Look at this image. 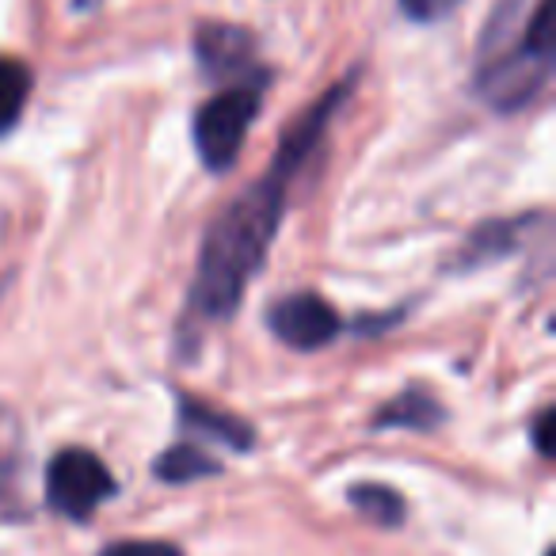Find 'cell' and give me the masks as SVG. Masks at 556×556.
<instances>
[{"label": "cell", "mask_w": 556, "mask_h": 556, "mask_svg": "<svg viewBox=\"0 0 556 556\" xmlns=\"http://www.w3.org/2000/svg\"><path fill=\"white\" fill-rule=\"evenodd\" d=\"M358 77L363 73H351L348 80L332 85L302 118L294 123V130L278 141L275 161L270 168L248 187L240 199H232L222 214L210 222L206 237H202L199 267H194L191 294L184 305V320H179V348H199V336L214 325L237 317L240 302H244L248 278L263 267L270 244L278 237V225H282V210H287L290 187L302 176V168L320 153L328 138V126H332L336 111L351 100Z\"/></svg>", "instance_id": "obj_1"}, {"label": "cell", "mask_w": 556, "mask_h": 556, "mask_svg": "<svg viewBox=\"0 0 556 556\" xmlns=\"http://www.w3.org/2000/svg\"><path fill=\"white\" fill-rule=\"evenodd\" d=\"M553 62V0H538L522 35L484 58L477 77L480 100L500 115H515L548 85Z\"/></svg>", "instance_id": "obj_2"}, {"label": "cell", "mask_w": 556, "mask_h": 556, "mask_svg": "<svg viewBox=\"0 0 556 556\" xmlns=\"http://www.w3.org/2000/svg\"><path fill=\"white\" fill-rule=\"evenodd\" d=\"M263 111V85H229L210 96L191 118V138L199 161L210 172H229L237 164L244 138Z\"/></svg>", "instance_id": "obj_3"}, {"label": "cell", "mask_w": 556, "mask_h": 556, "mask_svg": "<svg viewBox=\"0 0 556 556\" xmlns=\"http://www.w3.org/2000/svg\"><path fill=\"white\" fill-rule=\"evenodd\" d=\"M118 492L115 477L100 454L85 446L58 450L47 465V507L70 522H88L111 495Z\"/></svg>", "instance_id": "obj_4"}, {"label": "cell", "mask_w": 556, "mask_h": 556, "mask_svg": "<svg viewBox=\"0 0 556 556\" xmlns=\"http://www.w3.org/2000/svg\"><path fill=\"white\" fill-rule=\"evenodd\" d=\"M255 35L237 24H206L194 27V62L206 80L217 85H270L275 73L255 58Z\"/></svg>", "instance_id": "obj_5"}, {"label": "cell", "mask_w": 556, "mask_h": 556, "mask_svg": "<svg viewBox=\"0 0 556 556\" xmlns=\"http://www.w3.org/2000/svg\"><path fill=\"white\" fill-rule=\"evenodd\" d=\"M267 328L278 343H287L290 351H320L328 343L340 340L343 317L313 290H298V294H287L270 302L267 309Z\"/></svg>", "instance_id": "obj_6"}, {"label": "cell", "mask_w": 556, "mask_h": 556, "mask_svg": "<svg viewBox=\"0 0 556 556\" xmlns=\"http://www.w3.org/2000/svg\"><path fill=\"white\" fill-rule=\"evenodd\" d=\"M538 222V214L526 217H495V222H484L469 232V240L457 252L454 267L457 270H477V267H492V263L507 260L522 248V237L530 232V225Z\"/></svg>", "instance_id": "obj_7"}, {"label": "cell", "mask_w": 556, "mask_h": 556, "mask_svg": "<svg viewBox=\"0 0 556 556\" xmlns=\"http://www.w3.org/2000/svg\"><path fill=\"white\" fill-rule=\"evenodd\" d=\"M446 424V408L442 401L424 386H408L386 401L378 412H374L370 427L374 431H416V434H431Z\"/></svg>", "instance_id": "obj_8"}, {"label": "cell", "mask_w": 556, "mask_h": 556, "mask_svg": "<svg viewBox=\"0 0 556 556\" xmlns=\"http://www.w3.org/2000/svg\"><path fill=\"white\" fill-rule=\"evenodd\" d=\"M179 427L187 434H206V439L222 442V446L237 450V454H248L255 446V427L248 419L232 416V412L210 408L199 396H179Z\"/></svg>", "instance_id": "obj_9"}, {"label": "cell", "mask_w": 556, "mask_h": 556, "mask_svg": "<svg viewBox=\"0 0 556 556\" xmlns=\"http://www.w3.org/2000/svg\"><path fill=\"white\" fill-rule=\"evenodd\" d=\"M20 472H24V434H20L16 416L9 408H0V510L12 518L27 515Z\"/></svg>", "instance_id": "obj_10"}, {"label": "cell", "mask_w": 556, "mask_h": 556, "mask_svg": "<svg viewBox=\"0 0 556 556\" xmlns=\"http://www.w3.org/2000/svg\"><path fill=\"white\" fill-rule=\"evenodd\" d=\"M348 503L366 518V522L381 526V530H396V526H404V515H408V503H404V495L396 492V488L370 484V480L351 484Z\"/></svg>", "instance_id": "obj_11"}, {"label": "cell", "mask_w": 556, "mask_h": 556, "mask_svg": "<svg viewBox=\"0 0 556 556\" xmlns=\"http://www.w3.org/2000/svg\"><path fill=\"white\" fill-rule=\"evenodd\" d=\"M153 472H156V480H164V484H194V480L217 477V472H222V462L210 457L206 450L191 446V442H176V446H168L161 457H156Z\"/></svg>", "instance_id": "obj_12"}, {"label": "cell", "mask_w": 556, "mask_h": 556, "mask_svg": "<svg viewBox=\"0 0 556 556\" xmlns=\"http://www.w3.org/2000/svg\"><path fill=\"white\" fill-rule=\"evenodd\" d=\"M31 70L20 58H0V138H9L16 130L20 115L27 108V96H31Z\"/></svg>", "instance_id": "obj_13"}, {"label": "cell", "mask_w": 556, "mask_h": 556, "mask_svg": "<svg viewBox=\"0 0 556 556\" xmlns=\"http://www.w3.org/2000/svg\"><path fill=\"white\" fill-rule=\"evenodd\" d=\"M100 556H184L172 541H111Z\"/></svg>", "instance_id": "obj_14"}, {"label": "cell", "mask_w": 556, "mask_h": 556, "mask_svg": "<svg viewBox=\"0 0 556 556\" xmlns=\"http://www.w3.org/2000/svg\"><path fill=\"white\" fill-rule=\"evenodd\" d=\"M462 0H401V12L416 24H434V20L450 16Z\"/></svg>", "instance_id": "obj_15"}, {"label": "cell", "mask_w": 556, "mask_h": 556, "mask_svg": "<svg viewBox=\"0 0 556 556\" xmlns=\"http://www.w3.org/2000/svg\"><path fill=\"white\" fill-rule=\"evenodd\" d=\"M553 408H541L538 419H533V446H538L541 457H553V446H548V434H553Z\"/></svg>", "instance_id": "obj_16"}, {"label": "cell", "mask_w": 556, "mask_h": 556, "mask_svg": "<svg viewBox=\"0 0 556 556\" xmlns=\"http://www.w3.org/2000/svg\"><path fill=\"white\" fill-rule=\"evenodd\" d=\"M545 556H556V553H553V548H545Z\"/></svg>", "instance_id": "obj_17"}]
</instances>
